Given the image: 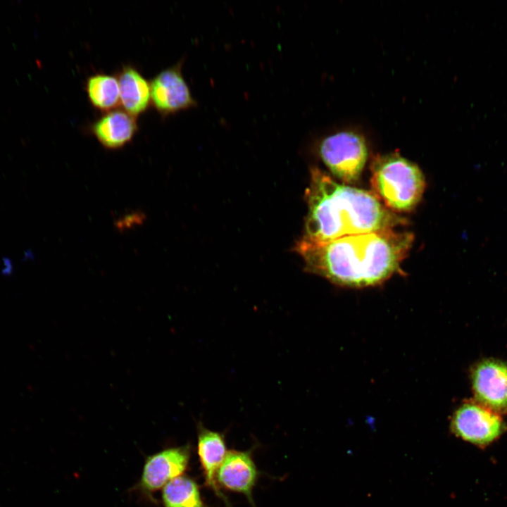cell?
<instances>
[{
	"mask_svg": "<svg viewBox=\"0 0 507 507\" xmlns=\"http://www.w3.org/2000/svg\"><path fill=\"white\" fill-rule=\"evenodd\" d=\"M408 232L388 230L352 234L326 242L301 238L294 251L305 270L337 285L364 287L383 282L400 269L413 242Z\"/></svg>",
	"mask_w": 507,
	"mask_h": 507,
	"instance_id": "obj_1",
	"label": "cell"
},
{
	"mask_svg": "<svg viewBox=\"0 0 507 507\" xmlns=\"http://www.w3.org/2000/svg\"><path fill=\"white\" fill-rule=\"evenodd\" d=\"M308 213L303 238L326 242L342 237L394 230L406 220L386 208L373 192L334 180L311 168L305 192Z\"/></svg>",
	"mask_w": 507,
	"mask_h": 507,
	"instance_id": "obj_2",
	"label": "cell"
},
{
	"mask_svg": "<svg viewBox=\"0 0 507 507\" xmlns=\"http://www.w3.org/2000/svg\"><path fill=\"white\" fill-rule=\"evenodd\" d=\"M370 171L373 193L389 210L411 211L420 201L425 176L416 164L398 153L376 156Z\"/></svg>",
	"mask_w": 507,
	"mask_h": 507,
	"instance_id": "obj_3",
	"label": "cell"
},
{
	"mask_svg": "<svg viewBox=\"0 0 507 507\" xmlns=\"http://www.w3.org/2000/svg\"><path fill=\"white\" fill-rule=\"evenodd\" d=\"M319 153L331 173L346 184L359 180L368 157L365 139L353 132L325 137L319 146Z\"/></svg>",
	"mask_w": 507,
	"mask_h": 507,
	"instance_id": "obj_4",
	"label": "cell"
},
{
	"mask_svg": "<svg viewBox=\"0 0 507 507\" xmlns=\"http://www.w3.org/2000/svg\"><path fill=\"white\" fill-rule=\"evenodd\" d=\"M451 430L463 440L479 447H486L501 436L505 425L496 413L484 407L467 403L454 413Z\"/></svg>",
	"mask_w": 507,
	"mask_h": 507,
	"instance_id": "obj_5",
	"label": "cell"
},
{
	"mask_svg": "<svg viewBox=\"0 0 507 507\" xmlns=\"http://www.w3.org/2000/svg\"><path fill=\"white\" fill-rule=\"evenodd\" d=\"M190 456L189 445L168 448L148 456L135 489L152 499L154 492L185 472Z\"/></svg>",
	"mask_w": 507,
	"mask_h": 507,
	"instance_id": "obj_6",
	"label": "cell"
},
{
	"mask_svg": "<svg viewBox=\"0 0 507 507\" xmlns=\"http://www.w3.org/2000/svg\"><path fill=\"white\" fill-rule=\"evenodd\" d=\"M182 61L158 73L150 82L151 104L163 116L196 106L182 73Z\"/></svg>",
	"mask_w": 507,
	"mask_h": 507,
	"instance_id": "obj_7",
	"label": "cell"
},
{
	"mask_svg": "<svg viewBox=\"0 0 507 507\" xmlns=\"http://www.w3.org/2000/svg\"><path fill=\"white\" fill-rule=\"evenodd\" d=\"M475 396L486 408L497 413H507V365L499 361L479 363L472 373Z\"/></svg>",
	"mask_w": 507,
	"mask_h": 507,
	"instance_id": "obj_8",
	"label": "cell"
},
{
	"mask_svg": "<svg viewBox=\"0 0 507 507\" xmlns=\"http://www.w3.org/2000/svg\"><path fill=\"white\" fill-rule=\"evenodd\" d=\"M258 474L251 451L230 450L218 470L217 482L220 489L244 494L251 506L256 507L252 492Z\"/></svg>",
	"mask_w": 507,
	"mask_h": 507,
	"instance_id": "obj_9",
	"label": "cell"
},
{
	"mask_svg": "<svg viewBox=\"0 0 507 507\" xmlns=\"http://www.w3.org/2000/svg\"><path fill=\"white\" fill-rule=\"evenodd\" d=\"M197 452L205 478V484L220 499L226 507H232L217 482V473L226 456L223 433L206 428L201 422L197 425Z\"/></svg>",
	"mask_w": 507,
	"mask_h": 507,
	"instance_id": "obj_10",
	"label": "cell"
},
{
	"mask_svg": "<svg viewBox=\"0 0 507 507\" xmlns=\"http://www.w3.org/2000/svg\"><path fill=\"white\" fill-rule=\"evenodd\" d=\"M90 130L104 147L118 149L132 139L138 126L135 117L123 109H113L96 120Z\"/></svg>",
	"mask_w": 507,
	"mask_h": 507,
	"instance_id": "obj_11",
	"label": "cell"
},
{
	"mask_svg": "<svg viewBox=\"0 0 507 507\" xmlns=\"http://www.w3.org/2000/svg\"><path fill=\"white\" fill-rule=\"evenodd\" d=\"M117 78L123 110L135 118L144 113L151 104L150 83L130 65H124Z\"/></svg>",
	"mask_w": 507,
	"mask_h": 507,
	"instance_id": "obj_12",
	"label": "cell"
},
{
	"mask_svg": "<svg viewBox=\"0 0 507 507\" xmlns=\"http://www.w3.org/2000/svg\"><path fill=\"white\" fill-rule=\"evenodd\" d=\"M162 501L163 507H208L198 484L186 475L179 476L163 487Z\"/></svg>",
	"mask_w": 507,
	"mask_h": 507,
	"instance_id": "obj_13",
	"label": "cell"
},
{
	"mask_svg": "<svg viewBox=\"0 0 507 507\" xmlns=\"http://www.w3.org/2000/svg\"><path fill=\"white\" fill-rule=\"evenodd\" d=\"M90 103L96 108L109 111L120 104V89L117 77L104 73L90 76L85 87Z\"/></svg>",
	"mask_w": 507,
	"mask_h": 507,
	"instance_id": "obj_14",
	"label": "cell"
}]
</instances>
